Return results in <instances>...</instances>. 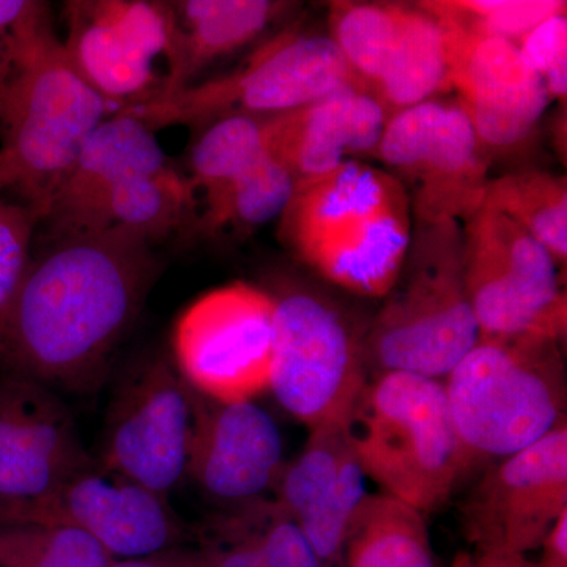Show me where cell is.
Instances as JSON below:
<instances>
[{
  "instance_id": "cell-1",
  "label": "cell",
  "mask_w": 567,
  "mask_h": 567,
  "mask_svg": "<svg viewBox=\"0 0 567 567\" xmlns=\"http://www.w3.org/2000/svg\"><path fill=\"white\" fill-rule=\"evenodd\" d=\"M122 229L71 235L31 260L0 319V368L54 393H92L140 316L158 265Z\"/></svg>"
},
{
  "instance_id": "cell-2",
  "label": "cell",
  "mask_w": 567,
  "mask_h": 567,
  "mask_svg": "<svg viewBox=\"0 0 567 567\" xmlns=\"http://www.w3.org/2000/svg\"><path fill=\"white\" fill-rule=\"evenodd\" d=\"M10 40L11 70L0 99V153L13 189L41 218L85 142L115 111L71 62L48 3L20 22Z\"/></svg>"
},
{
  "instance_id": "cell-3",
  "label": "cell",
  "mask_w": 567,
  "mask_h": 567,
  "mask_svg": "<svg viewBox=\"0 0 567 567\" xmlns=\"http://www.w3.org/2000/svg\"><path fill=\"white\" fill-rule=\"evenodd\" d=\"M404 185L385 169L349 159L297 182L279 235L301 262L363 297L393 289L412 241Z\"/></svg>"
},
{
  "instance_id": "cell-4",
  "label": "cell",
  "mask_w": 567,
  "mask_h": 567,
  "mask_svg": "<svg viewBox=\"0 0 567 567\" xmlns=\"http://www.w3.org/2000/svg\"><path fill=\"white\" fill-rule=\"evenodd\" d=\"M347 445L382 494L429 514L472 472L445 383L410 372L368 380L344 423Z\"/></svg>"
},
{
  "instance_id": "cell-5",
  "label": "cell",
  "mask_w": 567,
  "mask_h": 567,
  "mask_svg": "<svg viewBox=\"0 0 567 567\" xmlns=\"http://www.w3.org/2000/svg\"><path fill=\"white\" fill-rule=\"evenodd\" d=\"M443 383L454 427L473 466L520 453L566 420L558 339L480 338Z\"/></svg>"
},
{
  "instance_id": "cell-6",
  "label": "cell",
  "mask_w": 567,
  "mask_h": 567,
  "mask_svg": "<svg viewBox=\"0 0 567 567\" xmlns=\"http://www.w3.org/2000/svg\"><path fill=\"white\" fill-rule=\"evenodd\" d=\"M365 342L380 372L445 380L480 341L462 223L416 224L398 281Z\"/></svg>"
},
{
  "instance_id": "cell-7",
  "label": "cell",
  "mask_w": 567,
  "mask_h": 567,
  "mask_svg": "<svg viewBox=\"0 0 567 567\" xmlns=\"http://www.w3.org/2000/svg\"><path fill=\"white\" fill-rule=\"evenodd\" d=\"M350 85L361 87L330 37L287 29L257 48L240 69L121 111L155 133L171 126L205 128L233 115L270 117L298 110Z\"/></svg>"
},
{
  "instance_id": "cell-8",
  "label": "cell",
  "mask_w": 567,
  "mask_h": 567,
  "mask_svg": "<svg viewBox=\"0 0 567 567\" xmlns=\"http://www.w3.org/2000/svg\"><path fill=\"white\" fill-rule=\"evenodd\" d=\"M465 282L480 338H566L559 268L539 241L483 205L464 224Z\"/></svg>"
},
{
  "instance_id": "cell-9",
  "label": "cell",
  "mask_w": 567,
  "mask_h": 567,
  "mask_svg": "<svg viewBox=\"0 0 567 567\" xmlns=\"http://www.w3.org/2000/svg\"><path fill=\"white\" fill-rule=\"evenodd\" d=\"M275 338L270 386L309 431L346 421L363 390L364 349L330 301L303 289L271 293Z\"/></svg>"
},
{
  "instance_id": "cell-10",
  "label": "cell",
  "mask_w": 567,
  "mask_h": 567,
  "mask_svg": "<svg viewBox=\"0 0 567 567\" xmlns=\"http://www.w3.org/2000/svg\"><path fill=\"white\" fill-rule=\"evenodd\" d=\"M374 152L404 185L416 224H464L486 200V152L458 103L395 112Z\"/></svg>"
},
{
  "instance_id": "cell-11",
  "label": "cell",
  "mask_w": 567,
  "mask_h": 567,
  "mask_svg": "<svg viewBox=\"0 0 567 567\" xmlns=\"http://www.w3.org/2000/svg\"><path fill=\"white\" fill-rule=\"evenodd\" d=\"M275 298L233 282L196 298L178 316L173 357L189 386L210 401H254L270 386Z\"/></svg>"
},
{
  "instance_id": "cell-12",
  "label": "cell",
  "mask_w": 567,
  "mask_h": 567,
  "mask_svg": "<svg viewBox=\"0 0 567 567\" xmlns=\"http://www.w3.org/2000/svg\"><path fill=\"white\" fill-rule=\"evenodd\" d=\"M328 37L390 117L451 89L445 29L420 6L331 3Z\"/></svg>"
},
{
  "instance_id": "cell-13",
  "label": "cell",
  "mask_w": 567,
  "mask_h": 567,
  "mask_svg": "<svg viewBox=\"0 0 567 567\" xmlns=\"http://www.w3.org/2000/svg\"><path fill=\"white\" fill-rule=\"evenodd\" d=\"M197 393L174 361L151 354L122 377L107 410V468L167 496L188 476Z\"/></svg>"
},
{
  "instance_id": "cell-14",
  "label": "cell",
  "mask_w": 567,
  "mask_h": 567,
  "mask_svg": "<svg viewBox=\"0 0 567 567\" xmlns=\"http://www.w3.org/2000/svg\"><path fill=\"white\" fill-rule=\"evenodd\" d=\"M71 62L115 112L163 95L173 18L155 0H73L65 3Z\"/></svg>"
},
{
  "instance_id": "cell-15",
  "label": "cell",
  "mask_w": 567,
  "mask_h": 567,
  "mask_svg": "<svg viewBox=\"0 0 567 567\" xmlns=\"http://www.w3.org/2000/svg\"><path fill=\"white\" fill-rule=\"evenodd\" d=\"M40 522L80 529L114 559L148 557L175 548L182 525L167 496L91 461L47 495L0 506V522Z\"/></svg>"
},
{
  "instance_id": "cell-16",
  "label": "cell",
  "mask_w": 567,
  "mask_h": 567,
  "mask_svg": "<svg viewBox=\"0 0 567 567\" xmlns=\"http://www.w3.org/2000/svg\"><path fill=\"white\" fill-rule=\"evenodd\" d=\"M567 511V423L535 445L499 458L462 509V528L476 555L527 557Z\"/></svg>"
},
{
  "instance_id": "cell-17",
  "label": "cell",
  "mask_w": 567,
  "mask_h": 567,
  "mask_svg": "<svg viewBox=\"0 0 567 567\" xmlns=\"http://www.w3.org/2000/svg\"><path fill=\"white\" fill-rule=\"evenodd\" d=\"M91 458L61 395L0 374V506L47 495Z\"/></svg>"
},
{
  "instance_id": "cell-18",
  "label": "cell",
  "mask_w": 567,
  "mask_h": 567,
  "mask_svg": "<svg viewBox=\"0 0 567 567\" xmlns=\"http://www.w3.org/2000/svg\"><path fill=\"white\" fill-rule=\"evenodd\" d=\"M443 29L450 48V87L461 95L457 103L483 151L524 144L550 102L543 80L513 41Z\"/></svg>"
},
{
  "instance_id": "cell-19",
  "label": "cell",
  "mask_w": 567,
  "mask_h": 567,
  "mask_svg": "<svg viewBox=\"0 0 567 567\" xmlns=\"http://www.w3.org/2000/svg\"><path fill=\"white\" fill-rule=\"evenodd\" d=\"M282 434L275 417L254 401H210L197 394L188 476L208 495L245 503L278 486Z\"/></svg>"
},
{
  "instance_id": "cell-20",
  "label": "cell",
  "mask_w": 567,
  "mask_h": 567,
  "mask_svg": "<svg viewBox=\"0 0 567 567\" xmlns=\"http://www.w3.org/2000/svg\"><path fill=\"white\" fill-rule=\"evenodd\" d=\"M388 121L385 107L371 92L350 85L298 110L265 117V144L295 181H308L374 152Z\"/></svg>"
},
{
  "instance_id": "cell-21",
  "label": "cell",
  "mask_w": 567,
  "mask_h": 567,
  "mask_svg": "<svg viewBox=\"0 0 567 567\" xmlns=\"http://www.w3.org/2000/svg\"><path fill=\"white\" fill-rule=\"evenodd\" d=\"M166 164L156 133L140 118L114 112L85 142L40 223L54 240L95 233L104 204L121 183Z\"/></svg>"
},
{
  "instance_id": "cell-22",
  "label": "cell",
  "mask_w": 567,
  "mask_h": 567,
  "mask_svg": "<svg viewBox=\"0 0 567 567\" xmlns=\"http://www.w3.org/2000/svg\"><path fill=\"white\" fill-rule=\"evenodd\" d=\"M166 84L159 99L197 82L205 70L251 44L289 3L275 0H175ZM158 100V99H156Z\"/></svg>"
},
{
  "instance_id": "cell-23",
  "label": "cell",
  "mask_w": 567,
  "mask_h": 567,
  "mask_svg": "<svg viewBox=\"0 0 567 567\" xmlns=\"http://www.w3.org/2000/svg\"><path fill=\"white\" fill-rule=\"evenodd\" d=\"M341 567H439L424 514L386 494H368L358 507Z\"/></svg>"
},
{
  "instance_id": "cell-24",
  "label": "cell",
  "mask_w": 567,
  "mask_h": 567,
  "mask_svg": "<svg viewBox=\"0 0 567 567\" xmlns=\"http://www.w3.org/2000/svg\"><path fill=\"white\" fill-rule=\"evenodd\" d=\"M197 193L171 164L121 183L104 204L95 233L122 227L155 244L181 227L193 226Z\"/></svg>"
},
{
  "instance_id": "cell-25",
  "label": "cell",
  "mask_w": 567,
  "mask_h": 567,
  "mask_svg": "<svg viewBox=\"0 0 567 567\" xmlns=\"http://www.w3.org/2000/svg\"><path fill=\"white\" fill-rule=\"evenodd\" d=\"M297 181L270 152L244 173L203 194L193 229L208 235L223 230H249L274 221L292 199Z\"/></svg>"
},
{
  "instance_id": "cell-26",
  "label": "cell",
  "mask_w": 567,
  "mask_h": 567,
  "mask_svg": "<svg viewBox=\"0 0 567 567\" xmlns=\"http://www.w3.org/2000/svg\"><path fill=\"white\" fill-rule=\"evenodd\" d=\"M484 205L502 213L539 241L559 270L566 267V175L518 171L491 178Z\"/></svg>"
},
{
  "instance_id": "cell-27",
  "label": "cell",
  "mask_w": 567,
  "mask_h": 567,
  "mask_svg": "<svg viewBox=\"0 0 567 567\" xmlns=\"http://www.w3.org/2000/svg\"><path fill=\"white\" fill-rule=\"evenodd\" d=\"M91 536L65 525L0 522V567H111Z\"/></svg>"
},
{
  "instance_id": "cell-28",
  "label": "cell",
  "mask_w": 567,
  "mask_h": 567,
  "mask_svg": "<svg viewBox=\"0 0 567 567\" xmlns=\"http://www.w3.org/2000/svg\"><path fill=\"white\" fill-rule=\"evenodd\" d=\"M417 6L454 31L513 43L567 10L565 0H432Z\"/></svg>"
},
{
  "instance_id": "cell-29",
  "label": "cell",
  "mask_w": 567,
  "mask_h": 567,
  "mask_svg": "<svg viewBox=\"0 0 567 567\" xmlns=\"http://www.w3.org/2000/svg\"><path fill=\"white\" fill-rule=\"evenodd\" d=\"M265 117L233 115L205 126L189 158V182L205 193L229 182L267 153Z\"/></svg>"
},
{
  "instance_id": "cell-30",
  "label": "cell",
  "mask_w": 567,
  "mask_h": 567,
  "mask_svg": "<svg viewBox=\"0 0 567 567\" xmlns=\"http://www.w3.org/2000/svg\"><path fill=\"white\" fill-rule=\"evenodd\" d=\"M346 421L312 429L305 450L292 464L284 466L278 481V505L298 520L322 498L338 476L349 445Z\"/></svg>"
},
{
  "instance_id": "cell-31",
  "label": "cell",
  "mask_w": 567,
  "mask_h": 567,
  "mask_svg": "<svg viewBox=\"0 0 567 567\" xmlns=\"http://www.w3.org/2000/svg\"><path fill=\"white\" fill-rule=\"evenodd\" d=\"M365 495L363 468L349 447L333 484L297 520L324 566L341 567L347 533Z\"/></svg>"
},
{
  "instance_id": "cell-32",
  "label": "cell",
  "mask_w": 567,
  "mask_h": 567,
  "mask_svg": "<svg viewBox=\"0 0 567 567\" xmlns=\"http://www.w3.org/2000/svg\"><path fill=\"white\" fill-rule=\"evenodd\" d=\"M40 213L28 204L0 200V319L31 264V241Z\"/></svg>"
},
{
  "instance_id": "cell-33",
  "label": "cell",
  "mask_w": 567,
  "mask_h": 567,
  "mask_svg": "<svg viewBox=\"0 0 567 567\" xmlns=\"http://www.w3.org/2000/svg\"><path fill=\"white\" fill-rule=\"evenodd\" d=\"M271 567H327L298 522L278 503L254 507L248 516Z\"/></svg>"
},
{
  "instance_id": "cell-34",
  "label": "cell",
  "mask_w": 567,
  "mask_h": 567,
  "mask_svg": "<svg viewBox=\"0 0 567 567\" xmlns=\"http://www.w3.org/2000/svg\"><path fill=\"white\" fill-rule=\"evenodd\" d=\"M525 62L546 85L548 99L566 103L567 95V17L555 14L540 22L517 41Z\"/></svg>"
},
{
  "instance_id": "cell-35",
  "label": "cell",
  "mask_w": 567,
  "mask_h": 567,
  "mask_svg": "<svg viewBox=\"0 0 567 567\" xmlns=\"http://www.w3.org/2000/svg\"><path fill=\"white\" fill-rule=\"evenodd\" d=\"M227 525L223 539L197 551L204 567H271L248 517Z\"/></svg>"
},
{
  "instance_id": "cell-36",
  "label": "cell",
  "mask_w": 567,
  "mask_h": 567,
  "mask_svg": "<svg viewBox=\"0 0 567 567\" xmlns=\"http://www.w3.org/2000/svg\"><path fill=\"white\" fill-rule=\"evenodd\" d=\"M539 548L543 554L536 567H567V511L555 522Z\"/></svg>"
},
{
  "instance_id": "cell-37",
  "label": "cell",
  "mask_w": 567,
  "mask_h": 567,
  "mask_svg": "<svg viewBox=\"0 0 567 567\" xmlns=\"http://www.w3.org/2000/svg\"><path fill=\"white\" fill-rule=\"evenodd\" d=\"M111 567H204L199 554H188V551L169 550L159 551V554L148 555V557L114 559Z\"/></svg>"
},
{
  "instance_id": "cell-38",
  "label": "cell",
  "mask_w": 567,
  "mask_h": 567,
  "mask_svg": "<svg viewBox=\"0 0 567 567\" xmlns=\"http://www.w3.org/2000/svg\"><path fill=\"white\" fill-rule=\"evenodd\" d=\"M35 0H0V33H9L39 9Z\"/></svg>"
},
{
  "instance_id": "cell-39",
  "label": "cell",
  "mask_w": 567,
  "mask_h": 567,
  "mask_svg": "<svg viewBox=\"0 0 567 567\" xmlns=\"http://www.w3.org/2000/svg\"><path fill=\"white\" fill-rule=\"evenodd\" d=\"M453 567H536L527 557H499V555H458Z\"/></svg>"
},
{
  "instance_id": "cell-40",
  "label": "cell",
  "mask_w": 567,
  "mask_h": 567,
  "mask_svg": "<svg viewBox=\"0 0 567 567\" xmlns=\"http://www.w3.org/2000/svg\"><path fill=\"white\" fill-rule=\"evenodd\" d=\"M11 70V40L9 33H0V99Z\"/></svg>"
},
{
  "instance_id": "cell-41",
  "label": "cell",
  "mask_w": 567,
  "mask_h": 567,
  "mask_svg": "<svg viewBox=\"0 0 567 567\" xmlns=\"http://www.w3.org/2000/svg\"><path fill=\"white\" fill-rule=\"evenodd\" d=\"M6 189H13V178H11L6 159H3L2 153H0V193L6 192Z\"/></svg>"
},
{
  "instance_id": "cell-42",
  "label": "cell",
  "mask_w": 567,
  "mask_h": 567,
  "mask_svg": "<svg viewBox=\"0 0 567 567\" xmlns=\"http://www.w3.org/2000/svg\"><path fill=\"white\" fill-rule=\"evenodd\" d=\"M451 567H453V566H451Z\"/></svg>"
}]
</instances>
